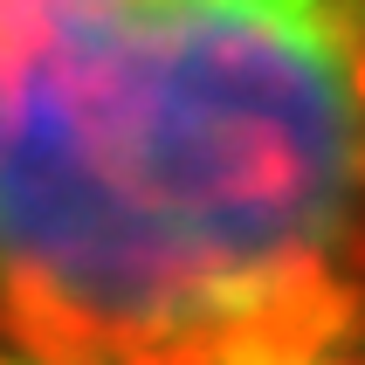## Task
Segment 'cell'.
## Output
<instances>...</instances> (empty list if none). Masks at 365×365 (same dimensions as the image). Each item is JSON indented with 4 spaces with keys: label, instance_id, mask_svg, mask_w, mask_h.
<instances>
[{
    "label": "cell",
    "instance_id": "2",
    "mask_svg": "<svg viewBox=\"0 0 365 365\" xmlns=\"http://www.w3.org/2000/svg\"><path fill=\"white\" fill-rule=\"evenodd\" d=\"M269 365H351L345 351H331V359H269Z\"/></svg>",
    "mask_w": 365,
    "mask_h": 365
},
{
    "label": "cell",
    "instance_id": "1",
    "mask_svg": "<svg viewBox=\"0 0 365 365\" xmlns=\"http://www.w3.org/2000/svg\"><path fill=\"white\" fill-rule=\"evenodd\" d=\"M359 331L365 0H0V365Z\"/></svg>",
    "mask_w": 365,
    "mask_h": 365
}]
</instances>
